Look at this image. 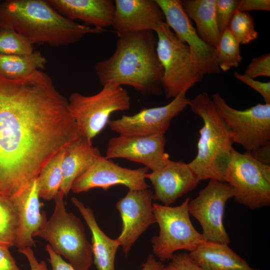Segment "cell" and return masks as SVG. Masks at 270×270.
Listing matches in <instances>:
<instances>
[{
    "instance_id": "obj_1",
    "label": "cell",
    "mask_w": 270,
    "mask_h": 270,
    "mask_svg": "<svg viewBox=\"0 0 270 270\" xmlns=\"http://www.w3.org/2000/svg\"><path fill=\"white\" fill-rule=\"evenodd\" d=\"M80 136L68 102L36 70L22 78L0 76V194L12 198Z\"/></svg>"
},
{
    "instance_id": "obj_2",
    "label": "cell",
    "mask_w": 270,
    "mask_h": 270,
    "mask_svg": "<svg viewBox=\"0 0 270 270\" xmlns=\"http://www.w3.org/2000/svg\"><path fill=\"white\" fill-rule=\"evenodd\" d=\"M118 36L112 54L94 66L100 84L129 86L144 96L160 94L164 70L156 51L154 32L146 30Z\"/></svg>"
},
{
    "instance_id": "obj_3",
    "label": "cell",
    "mask_w": 270,
    "mask_h": 270,
    "mask_svg": "<svg viewBox=\"0 0 270 270\" xmlns=\"http://www.w3.org/2000/svg\"><path fill=\"white\" fill-rule=\"evenodd\" d=\"M16 31L34 44L58 47L74 44L104 28L79 24L59 14L44 0H7L0 4V29Z\"/></svg>"
},
{
    "instance_id": "obj_4",
    "label": "cell",
    "mask_w": 270,
    "mask_h": 270,
    "mask_svg": "<svg viewBox=\"0 0 270 270\" xmlns=\"http://www.w3.org/2000/svg\"><path fill=\"white\" fill-rule=\"evenodd\" d=\"M191 110L203 121L198 153L188 164L197 180L226 182V168L234 144L229 128L206 92L190 100Z\"/></svg>"
},
{
    "instance_id": "obj_5",
    "label": "cell",
    "mask_w": 270,
    "mask_h": 270,
    "mask_svg": "<svg viewBox=\"0 0 270 270\" xmlns=\"http://www.w3.org/2000/svg\"><path fill=\"white\" fill-rule=\"evenodd\" d=\"M64 194L59 191L49 220L34 234L45 240L54 251L68 261L76 270H88L93 263L92 244L80 218L66 210Z\"/></svg>"
},
{
    "instance_id": "obj_6",
    "label": "cell",
    "mask_w": 270,
    "mask_h": 270,
    "mask_svg": "<svg viewBox=\"0 0 270 270\" xmlns=\"http://www.w3.org/2000/svg\"><path fill=\"white\" fill-rule=\"evenodd\" d=\"M156 51L164 72L162 90L166 98H174L200 82L204 75L194 67L190 49L164 22L156 29Z\"/></svg>"
},
{
    "instance_id": "obj_7",
    "label": "cell",
    "mask_w": 270,
    "mask_h": 270,
    "mask_svg": "<svg viewBox=\"0 0 270 270\" xmlns=\"http://www.w3.org/2000/svg\"><path fill=\"white\" fill-rule=\"evenodd\" d=\"M190 200L186 198L180 206H170L153 203L154 216L159 227L158 236L151 240L155 256L160 261L170 260L176 252H189L206 241L191 222L188 209Z\"/></svg>"
},
{
    "instance_id": "obj_8",
    "label": "cell",
    "mask_w": 270,
    "mask_h": 270,
    "mask_svg": "<svg viewBox=\"0 0 270 270\" xmlns=\"http://www.w3.org/2000/svg\"><path fill=\"white\" fill-rule=\"evenodd\" d=\"M98 93L86 96L73 92L68 106L80 136L92 140L108 124L110 114L128 110L130 98L126 89L114 83L106 84Z\"/></svg>"
},
{
    "instance_id": "obj_9",
    "label": "cell",
    "mask_w": 270,
    "mask_h": 270,
    "mask_svg": "<svg viewBox=\"0 0 270 270\" xmlns=\"http://www.w3.org/2000/svg\"><path fill=\"white\" fill-rule=\"evenodd\" d=\"M226 182L234 190L235 200L252 210L270 204V166L255 160L248 152L232 149Z\"/></svg>"
},
{
    "instance_id": "obj_10",
    "label": "cell",
    "mask_w": 270,
    "mask_h": 270,
    "mask_svg": "<svg viewBox=\"0 0 270 270\" xmlns=\"http://www.w3.org/2000/svg\"><path fill=\"white\" fill-rule=\"evenodd\" d=\"M212 100L229 128L234 143L250 152L270 141V104L238 110L218 92L212 94Z\"/></svg>"
},
{
    "instance_id": "obj_11",
    "label": "cell",
    "mask_w": 270,
    "mask_h": 270,
    "mask_svg": "<svg viewBox=\"0 0 270 270\" xmlns=\"http://www.w3.org/2000/svg\"><path fill=\"white\" fill-rule=\"evenodd\" d=\"M234 196L232 186L226 182L210 180L197 196L190 200L188 212L200 224L207 241L229 244L230 240L223 222L226 204Z\"/></svg>"
},
{
    "instance_id": "obj_12",
    "label": "cell",
    "mask_w": 270,
    "mask_h": 270,
    "mask_svg": "<svg viewBox=\"0 0 270 270\" xmlns=\"http://www.w3.org/2000/svg\"><path fill=\"white\" fill-rule=\"evenodd\" d=\"M165 22L176 36L190 49L192 63L202 75L221 72L216 58L215 48L203 41L184 11L180 0H156Z\"/></svg>"
},
{
    "instance_id": "obj_13",
    "label": "cell",
    "mask_w": 270,
    "mask_h": 270,
    "mask_svg": "<svg viewBox=\"0 0 270 270\" xmlns=\"http://www.w3.org/2000/svg\"><path fill=\"white\" fill-rule=\"evenodd\" d=\"M190 100L181 93L165 106L145 108L132 116L122 115L109 120L114 132L126 136H145L164 134L172 119L189 106Z\"/></svg>"
},
{
    "instance_id": "obj_14",
    "label": "cell",
    "mask_w": 270,
    "mask_h": 270,
    "mask_svg": "<svg viewBox=\"0 0 270 270\" xmlns=\"http://www.w3.org/2000/svg\"><path fill=\"white\" fill-rule=\"evenodd\" d=\"M148 170L145 166L134 170L123 168L100 156L76 179L71 190L78 194L94 188L107 190L116 185H124L128 190L146 189L145 175Z\"/></svg>"
},
{
    "instance_id": "obj_15",
    "label": "cell",
    "mask_w": 270,
    "mask_h": 270,
    "mask_svg": "<svg viewBox=\"0 0 270 270\" xmlns=\"http://www.w3.org/2000/svg\"><path fill=\"white\" fill-rule=\"evenodd\" d=\"M153 200V192L150 189L128 190L116 204L122 221V231L116 240L126 256L138 238L156 223Z\"/></svg>"
},
{
    "instance_id": "obj_16",
    "label": "cell",
    "mask_w": 270,
    "mask_h": 270,
    "mask_svg": "<svg viewBox=\"0 0 270 270\" xmlns=\"http://www.w3.org/2000/svg\"><path fill=\"white\" fill-rule=\"evenodd\" d=\"M164 134L145 136H119L110 139L105 157L127 159L142 164L152 172L164 168L170 160L164 152Z\"/></svg>"
},
{
    "instance_id": "obj_17",
    "label": "cell",
    "mask_w": 270,
    "mask_h": 270,
    "mask_svg": "<svg viewBox=\"0 0 270 270\" xmlns=\"http://www.w3.org/2000/svg\"><path fill=\"white\" fill-rule=\"evenodd\" d=\"M145 178L153 186V200L166 206L194 190L200 182L188 164L170 160L162 168L146 173Z\"/></svg>"
},
{
    "instance_id": "obj_18",
    "label": "cell",
    "mask_w": 270,
    "mask_h": 270,
    "mask_svg": "<svg viewBox=\"0 0 270 270\" xmlns=\"http://www.w3.org/2000/svg\"><path fill=\"white\" fill-rule=\"evenodd\" d=\"M112 26L118 36L132 32L155 31L165 22L164 14L156 0H115Z\"/></svg>"
},
{
    "instance_id": "obj_19",
    "label": "cell",
    "mask_w": 270,
    "mask_h": 270,
    "mask_svg": "<svg viewBox=\"0 0 270 270\" xmlns=\"http://www.w3.org/2000/svg\"><path fill=\"white\" fill-rule=\"evenodd\" d=\"M16 208L18 225L14 246L18 249L34 245V234L47 220L42 212L37 178L24 190L11 198Z\"/></svg>"
},
{
    "instance_id": "obj_20",
    "label": "cell",
    "mask_w": 270,
    "mask_h": 270,
    "mask_svg": "<svg viewBox=\"0 0 270 270\" xmlns=\"http://www.w3.org/2000/svg\"><path fill=\"white\" fill-rule=\"evenodd\" d=\"M61 15L78 20L88 26L104 28L112 26L115 6L112 0H47Z\"/></svg>"
},
{
    "instance_id": "obj_21",
    "label": "cell",
    "mask_w": 270,
    "mask_h": 270,
    "mask_svg": "<svg viewBox=\"0 0 270 270\" xmlns=\"http://www.w3.org/2000/svg\"><path fill=\"white\" fill-rule=\"evenodd\" d=\"M92 233V247L94 262L98 270H115L116 253L120 246L116 239L109 238L98 225L90 208L75 197L71 199Z\"/></svg>"
},
{
    "instance_id": "obj_22",
    "label": "cell",
    "mask_w": 270,
    "mask_h": 270,
    "mask_svg": "<svg viewBox=\"0 0 270 270\" xmlns=\"http://www.w3.org/2000/svg\"><path fill=\"white\" fill-rule=\"evenodd\" d=\"M188 254L196 263L208 270H261L252 268L226 244L206 240Z\"/></svg>"
},
{
    "instance_id": "obj_23",
    "label": "cell",
    "mask_w": 270,
    "mask_h": 270,
    "mask_svg": "<svg viewBox=\"0 0 270 270\" xmlns=\"http://www.w3.org/2000/svg\"><path fill=\"white\" fill-rule=\"evenodd\" d=\"M100 156L92 140L82 136L66 149L62 164V180L60 190L64 196L71 190L76 179Z\"/></svg>"
},
{
    "instance_id": "obj_24",
    "label": "cell",
    "mask_w": 270,
    "mask_h": 270,
    "mask_svg": "<svg viewBox=\"0 0 270 270\" xmlns=\"http://www.w3.org/2000/svg\"><path fill=\"white\" fill-rule=\"evenodd\" d=\"M180 1L187 16L195 22L200 38L216 49L221 36L216 14V0Z\"/></svg>"
},
{
    "instance_id": "obj_25",
    "label": "cell",
    "mask_w": 270,
    "mask_h": 270,
    "mask_svg": "<svg viewBox=\"0 0 270 270\" xmlns=\"http://www.w3.org/2000/svg\"><path fill=\"white\" fill-rule=\"evenodd\" d=\"M46 62V58L38 50L27 55L0 54V76L10 80L24 78L44 69Z\"/></svg>"
},
{
    "instance_id": "obj_26",
    "label": "cell",
    "mask_w": 270,
    "mask_h": 270,
    "mask_svg": "<svg viewBox=\"0 0 270 270\" xmlns=\"http://www.w3.org/2000/svg\"><path fill=\"white\" fill-rule=\"evenodd\" d=\"M66 150L51 159L37 178L39 196L44 200H54L60 190L62 180V164Z\"/></svg>"
},
{
    "instance_id": "obj_27",
    "label": "cell",
    "mask_w": 270,
    "mask_h": 270,
    "mask_svg": "<svg viewBox=\"0 0 270 270\" xmlns=\"http://www.w3.org/2000/svg\"><path fill=\"white\" fill-rule=\"evenodd\" d=\"M18 220L12 199L0 194V245L14 246Z\"/></svg>"
},
{
    "instance_id": "obj_28",
    "label": "cell",
    "mask_w": 270,
    "mask_h": 270,
    "mask_svg": "<svg viewBox=\"0 0 270 270\" xmlns=\"http://www.w3.org/2000/svg\"><path fill=\"white\" fill-rule=\"evenodd\" d=\"M240 45L228 28L222 34L215 49L216 60L221 71L238 67L242 60Z\"/></svg>"
},
{
    "instance_id": "obj_29",
    "label": "cell",
    "mask_w": 270,
    "mask_h": 270,
    "mask_svg": "<svg viewBox=\"0 0 270 270\" xmlns=\"http://www.w3.org/2000/svg\"><path fill=\"white\" fill-rule=\"evenodd\" d=\"M227 28L240 44H249L258 36L254 28V19L248 12L236 11Z\"/></svg>"
},
{
    "instance_id": "obj_30",
    "label": "cell",
    "mask_w": 270,
    "mask_h": 270,
    "mask_svg": "<svg viewBox=\"0 0 270 270\" xmlns=\"http://www.w3.org/2000/svg\"><path fill=\"white\" fill-rule=\"evenodd\" d=\"M33 45L22 35L8 28L0 29V54L27 55L34 52Z\"/></svg>"
},
{
    "instance_id": "obj_31",
    "label": "cell",
    "mask_w": 270,
    "mask_h": 270,
    "mask_svg": "<svg viewBox=\"0 0 270 270\" xmlns=\"http://www.w3.org/2000/svg\"><path fill=\"white\" fill-rule=\"evenodd\" d=\"M240 0H216V14L219 30L222 34L228 28L236 12Z\"/></svg>"
},
{
    "instance_id": "obj_32",
    "label": "cell",
    "mask_w": 270,
    "mask_h": 270,
    "mask_svg": "<svg viewBox=\"0 0 270 270\" xmlns=\"http://www.w3.org/2000/svg\"><path fill=\"white\" fill-rule=\"evenodd\" d=\"M244 74L254 79L260 76L270 77V54L267 53L252 58Z\"/></svg>"
},
{
    "instance_id": "obj_33",
    "label": "cell",
    "mask_w": 270,
    "mask_h": 270,
    "mask_svg": "<svg viewBox=\"0 0 270 270\" xmlns=\"http://www.w3.org/2000/svg\"><path fill=\"white\" fill-rule=\"evenodd\" d=\"M163 270H208L196 263L186 252L174 253Z\"/></svg>"
},
{
    "instance_id": "obj_34",
    "label": "cell",
    "mask_w": 270,
    "mask_h": 270,
    "mask_svg": "<svg viewBox=\"0 0 270 270\" xmlns=\"http://www.w3.org/2000/svg\"><path fill=\"white\" fill-rule=\"evenodd\" d=\"M235 78L250 86L262 96L266 104H270V82H261L248 77L237 72H234Z\"/></svg>"
},
{
    "instance_id": "obj_35",
    "label": "cell",
    "mask_w": 270,
    "mask_h": 270,
    "mask_svg": "<svg viewBox=\"0 0 270 270\" xmlns=\"http://www.w3.org/2000/svg\"><path fill=\"white\" fill-rule=\"evenodd\" d=\"M250 10H270V0H240L236 10L247 12Z\"/></svg>"
},
{
    "instance_id": "obj_36",
    "label": "cell",
    "mask_w": 270,
    "mask_h": 270,
    "mask_svg": "<svg viewBox=\"0 0 270 270\" xmlns=\"http://www.w3.org/2000/svg\"><path fill=\"white\" fill-rule=\"evenodd\" d=\"M46 250L49 256V262L52 270H76L70 264L66 262L62 256L56 254L50 246L47 244Z\"/></svg>"
},
{
    "instance_id": "obj_37",
    "label": "cell",
    "mask_w": 270,
    "mask_h": 270,
    "mask_svg": "<svg viewBox=\"0 0 270 270\" xmlns=\"http://www.w3.org/2000/svg\"><path fill=\"white\" fill-rule=\"evenodd\" d=\"M0 270H22L17 266L9 248L2 245H0Z\"/></svg>"
},
{
    "instance_id": "obj_38",
    "label": "cell",
    "mask_w": 270,
    "mask_h": 270,
    "mask_svg": "<svg viewBox=\"0 0 270 270\" xmlns=\"http://www.w3.org/2000/svg\"><path fill=\"white\" fill-rule=\"evenodd\" d=\"M18 251L26 256L28 262L30 270H48L44 261L38 262V260L31 248L18 249Z\"/></svg>"
},
{
    "instance_id": "obj_39",
    "label": "cell",
    "mask_w": 270,
    "mask_h": 270,
    "mask_svg": "<svg viewBox=\"0 0 270 270\" xmlns=\"http://www.w3.org/2000/svg\"><path fill=\"white\" fill-rule=\"evenodd\" d=\"M250 154L258 162L270 166V141L260 146Z\"/></svg>"
},
{
    "instance_id": "obj_40",
    "label": "cell",
    "mask_w": 270,
    "mask_h": 270,
    "mask_svg": "<svg viewBox=\"0 0 270 270\" xmlns=\"http://www.w3.org/2000/svg\"><path fill=\"white\" fill-rule=\"evenodd\" d=\"M164 266L161 261L156 260L154 256L150 254L142 264L141 270H163Z\"/></svg>"
}]
</instances>
